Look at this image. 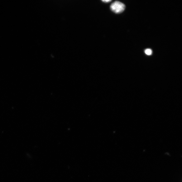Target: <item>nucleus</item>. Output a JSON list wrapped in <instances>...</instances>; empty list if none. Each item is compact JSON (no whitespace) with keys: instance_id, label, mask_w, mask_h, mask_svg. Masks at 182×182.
<instances>
[{"instance_id":"1","label":"nucleus","mask_w":182,"mask_h":182,"mask_svg":"<svg viewBox=\"0 0 182 182\" xmlns=\"http://www.w3.org/2000/svg\"><path fill=\"white\" fill-rule=\"evenodd\" d=\"M111 9L114 13L119 14L122 13L124 10L125 6L121 2L116 1L112 3L111 6Z\"/></svg>"},{"instance_id":"2","label":"nucleus","mask_w":182,"mask_h":182,"mask_svg":"<svg viewBox=\"0 0 182 182\" xmlns=\"http://www.w3.org/2000/svg\"><path fill=\"white\" fill-rule=\"evenodd\" d=\"M145 54L148 55H151L152 54V50L150 49H147L145 51Z\"/></svg>"},{"instance_id":"3","label":"nucleus","mask_w":182,"mask_h":182,"mask_svg":"<svg viewBox=\"0 0 182 182\" xmlns=\"http://www.w3.org/2000/svg\"><path fill=\"white\" fill-rule=\"evenodd\" d=\"M103 2H105V3H108V2H110L111 1H103Z\"/></svg>"}]
</instances>
